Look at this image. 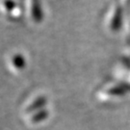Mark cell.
Returning a JSON list of instances; mask_svg holds the SVG:
<instances>
[{
    "mask_svg": "<svg viewBox=\"0 0 130 130\" xmlns=\"http://www.w3.org/2000/svg\"><path fill=\"white\" fill-rule=\"evenodd\" d=\"M122 15H123V9L118 3V1H115L109 7L105 19L106 27L110 32H117L120 30L122 24Z\"/></svg>",
    "mask_w": 130,
    "mask_h": 130,
    "instance_id": "cell-1",
    "label": "cell"
},
{
    "mask_svg": "<svg viewBox=\"0 0 130 130\" xmlns=\"http://www.w3.org/2000/svg\"><path fill=\"white\" fill-rule=\"evenodd\" d=\"M26 10L30 20L34 23H41L43 18L40 0H26Z\"/></svg>",
    "mask_w": 130,
    "mask_h": 130,
    "instance_id": "cell-2",
    "label": "cell"
},
{
    "mask_svg": "<svg viewBox=\"0 0 130 130\" xmlns=\"http://www.w3.org/2000/svg\"><path fill=\"white\" fill-rule=\"evenodd\" d=\"M25 67V59L24 56L20 53H15L10 59V68L14 71H19Z\"/></svg>",
    "mask_w": 130,
    "mask_h": 130,
    "instance_id": "cell-3",
    "label": "cell"
},
{
    "mask_svg": "<svg viewBox=\"0 0 130 130\" xmlns=\"http://www.w3.org/2000/svg\"><path fill=\"white\" fill-rule=\"evenodd\" d=\"M17 5L18 3L14 0H1V12L8 15Z\"/></svg>",
    "mask_w": 130,
    "mask_h": 130,
    "instance_id": "cell-4",
    "label": "cell"
},
{
    "mask_svg": "<svg viewBox=\"0 0 130 130\" xmlns=\"http://www.w3.org/2000/svg\"><path fill=\"white\" fill-rule=\"evenodd\" d=\"M23 14V10H22V7L19 4H18L14 9L10 12V14L7 15L8 18L12 19H19L21 18V15Z\"/></svg>",
    "mask_w": 130,
    "mask_h": 130,
    "instance_id": "cell-5",
    "label": "cell"
},
{
    "mask_svg": "<svg viewBox=\"0 0 130 130\" xmlns=\"http://www.w3.org/2000/svg\"><path fill=\"white\" fill-rule=\"evenodd\" d=\"M117 1H118L119 4L121 5V7L123 9V11L125 9H127L130 4V0H117Z\"/></svg>",
    "mask_w": 130,
    "mask_h": 130,
    "instance_id": "cell-6",
    "label": "cell"
}]
</instances>
